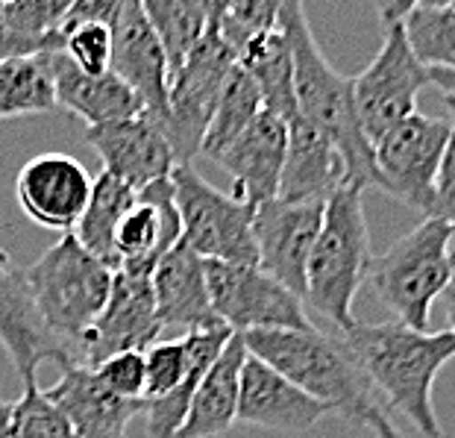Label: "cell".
<instances>
[{
  "mask_svg": "<svg viewBox=\"0 0 455 438\" xmlns=\"http://www.w3.org/2000/svg\"><path fill=\"white\" fill-rule=\"evenodd\" d=\"M53 89L56 106L83 118L89 126L132 118V115L144 112L139 94L115 71L85 74L60 51L53 53Z\"/></svg>",
  "mask_w": 455,
  "mask_h": 438,
  "instance_id": "cell-24",
  "label": "cell"
},
{
  "mask_svg": "<svg viewBox=\"0 0 455 438\" xmlns=\"http://www.w3.org/2000/svg\"><path fill=\"white\" fill-rule=\"evenodd\" d=\"M85 142L98 153L103 171L130 186L135 194L153 186L159 180H168L177 168L171 139L164 126L148 112H139L132 118L109 121L85 130Z\"/></svg>",
  "mask_w": 455,
  "mask_h": 438,
  "instance_id": "cell-16",
  "label": "cell"
},
{
  "mask_svg": "<svg viewBox=\"0 0 455 438\" xmlns=\"http://www.w3.org/2000/svg\"><path fill=\"white\" fill-rule=\"evenodd\" d=\"M341 338L353 350L376 394L409 418L423 438H443L432 406V388L441 368L455 359V336L450 329H414L400 320H355Z\"/></svg>",
  "mask_w": 455,
  "mask_h": 438,
  "instance_id": "cell-1",
  "label": "cell"
},
{
  "mask_svg": "<svg viewBox=\"0 0 455 438\" xmlns=\"http://www.w3.org/2000/svg\"><path fill=\"white\" fill-rule=\"evenodd\" d=\"M92 174L68 153H38L18 171L15 198L27 218L51 232H74L92 198Z\"/></svg>",
  "mask_w": 455,
  "mask_h": 438,
  "instance_id": "cell-14",
  "label": "cell"
},
{
  "mask_svg": "<svg viewBox=\"0 0 455 438\" xmlns=\"http://www.w3.org/2000/svg\"><path fill=\"white\" fill-rule=\"evenodd\" d=\"M60 53H65L85 74L112 71V27L76 24L60 33Z\"/></svg>",
  "mask_w": 455,
  "mask_h": 438,
  "instance_id": "cell-36",
  "label": "cell"
},
{
  "mask_svg": "<svg viewBox=\"0 0 455 438\" xmlns=\"http://www.w3.org/2000/svg\"><path fill=\"white\" fill-rule=\"evenodd\" d=\"M188 338V374L182 377V383L173 388L171 394L159 397V401H144V418H148V433L150 438H177L182 421H186L195 392L200 385L203 374L209 371L212 362L220 356V350L227 347L232 338L229 327H212L197 329V333H186Z\"/></svg>",
  "mask_w": 455,
  "mask_h": 438,
  "instance_id": "cell-26",
  "label": "cell"
},
{
  "mask_svg": "<svg viewBox=\"0 0 455 438\" xmlns=\"http://www.w3.org/2000/svg\"><path fill=\"white\" fill-rule=\"evenodd\" d=\"M12 412H15V403L0 401V438H6V435H9V424H12Z\"/></svg>",
  "mask_w": 455,
  "mask_h": 438,
  "instance_id": "cell-44",
  "label": "cell"
},
{
  "mask_svg": "<svg viewBox=\"0 0 455 438\" xmlns=\"http://www.w3.org/2000/svg\"><path fill=\"white\" fill-rule=\"evenodd\" d=\"M15 4H24V0H0V6H15Z\"/></svg>",
  "mask_w": 455,
  "mask_h": 438,
  "instance_id": "cell-48",
  "label": "cell"
},
{
  "mask_svg": "<svg viewBox=\"0 0 455 438\" xmlns=\"http://www.w3.org/2000/svg\"><path fill=\"white\" fill-rule=\"evenodd\" d=\"M450 118H429V115H409L373 144L376 189L388 191L405 207L432 215L435 180H438L441 159L452 139Z\"/></svg>",
  "mask_w": 455,
  "mask_h": 438,
  "instance_id": "cell-9",
  "label": "cell"
},
{
  "mask_svg": "<svg viewBox=\"0 0 455 438\" xmlns=\"http://www.w3.org/2000/svg\"><path fill=\"white\" fill-rule=\"evenodd\" d=\"M429 218L447 221L455 230V130L447 144V153H443V159H441L438 180H435V203H432Z\"/></svg>",
  "mask_w": 455,
  "mask_h": 438,
  "instance_id": "cell-38",
  "label": "cell"
},
{
  "mask_svg": "<svg viewBox=\"0 0 455 438\" xmlns=\"http://www.w3.org/2000/svg\"><path fill=\"white\" fill-rule=\"evenodd\" d=\"M403 33L423 68H455V6H414L403 18Z\"/></svg>",
  "mask_w": 455,
  "mask_h": 438,
  "instance_id": "cell-32",
  "label": "cell"
},
{
  "mask_svg": "<svg viewBox=\"0 0 455 438\" xmlns=\"http://www.w3.org/2000/svg\"><path fill=\"white\" fill-rule=\"evenodd\" d=\"M80 438H127L132 418L144 412V401H127L109 392L94 368L71 365L62 379L44 392Z\"/></svg>",
  "mask_w": 455,
  "mask_h": 438,
  "instance_id": "cell-22",
  "label": "cell"
},
{
  "mask_svg": "<svg viewBox=\"0 0 455 438\" xmlns=\"http://www.w3.org/2000/svg\"><path fill=\"white\" fill-rule=\"evenodd\" d=\"M285 6H306V0H283Z\"/></svg>",
  "mask_w": 455,
  "mask_h": 438,
  "instance_id": "cell-46",
  "label": "cell"
},
{
  "mask_svg": "<svg viewBox=\"0 0 455 438\" xmlns=\"http://www.w3.org/2000/svg\"><path fill=\"white\" fill-rule=\"evenodd\" d=\"M238 62L247 68L261 92V103L267 112L279 115L291 124L297 118V97H294V56L283 27L253 38L241 47Z\"/></svg>",
  "mask_w": 455,
  "mask_h": 438,
  "instance_id": "cell-27",
  "label": "cell"
},
{
  "mask_svg": "<svg viewBox=\"0 0 455 438\" xmlns=\"http://www.w3.org/2000/svg\"><path fill=\"white\" fill-rule=\"evenodd\" d=\"M323 207L321 200L291 203L279 198L256 207L253 236L259 268L291 288L299 300L306 295V268L323 223Z\"/></svg>",
  "mask_w": 455,
  "mask_h": 438,
  "instance_id": "cell-13",
  "label": "cell"
},
{
  "mask_svg": "<svg viewBox=\"0 0 455 438\" xmlns=\"http://www.w3.org/2000/svg\"><path fill=\"white\" fill-rule=\"evenodd\" d=\"M182 241L180 212L173 200V182L159 180L141 189L135 203L127 209L118 232H115V256L118 271L150 277L153 268L171 247Z\"/></svg>",
  "mask_w": 455,
  "mask_h": 438,
  "instance_id": "cell-19",
  "label": "cell"
},
{
  "mask_svg": "<svg viewBox=\"0 0 455 438\" xmlns=\"http://www.w3.org/2000/svg\"><path fill=\"white\" fill-rule=\"evenodd\" d=\"M285 150L288 121L261 110L218 157H212V162H218L232 177V194L259 207L276 198Z\"/></svg>",
  "mask_w": 455,
  "mask_h": 438,
  "instance_id": "cell-18",
  "label": "cell"
},
{
  "mask_svg": "<svg viewBox=\"0 0 455 438\" xmlns=\"http://www.w3.org/2000/svg\"><path fill=\"white\" fill-rule=\"evenodd\" d=\"M373 4H376V12H379V21L385 30V27L403 24V18L409 15L414 6L426 4V0H373Z\"/></svg>",
  "mask_w": 455,
  "mask_h": 438,
  "instance_id": "cell-40",
  "label": "cell"
},
{
  "mask_svg": "<svg viewBox=\"0 0 455 438\" xmlns=\"http://www.w3.org/2000/svg\"><path fill=\"white\" fill-rule=\"evenodd\" d=\"M279 27H283L294 56L297 115L329 135L335 148L341 150L347 162V186L358 191L376 189L373 144L367 139L362 118H358L353 77L338 74V68L326 62L312 30H308L306 6L283 4Z\"/></svg>",
  "mask_w": 455,
  "mask_h": 438,
  "instance_id": "cell-2",
  "label": "cell"
},
{
  "mask_svg": "<svg viewBox=\"0 0 455 438\" xmlns=\"http://www.w3.org/2000/svg\"><path fill=\"white\" fill-rule=\"evenodd\" d=\"M150 286L162 327L186 329V333L224 327L212 309L206 259L182 241L159 259L150 274Z\"/></svg>",
  "mask_w": 455,
  "mask_h": 438,
  "instance_id": "cell-21",
  "label": "cell"
},
{
  "mask_svg": "<svg viewBox=\"0 0 455 438\" xmlns=\"http://www.w3.org/2000/svg\"><path fill=\"white\" fill-rule=\"evenodd\" d=\"M443 106H447V115H450V121L455 126V101H450V97H443Z\"/></svg>",
  "mask_w": 455,
  "mask_h": 438,
  "instance_id": "cell-45",
  "label": "cell"
},
{
  "mask_svg": "<svg viewBox=\"0 0 455 438\" xmlns=\"http://www.w3.org/2000/svg\"><path fill=\"white\" fill-rule=\"evenodd\" d=\"M329 415V406L315 401L291 379H285L276 368L247 353L241 365V397H238V421L261 430L276 433H303Z\"/></svg>",
  "mask_w": 455,
  "mask_h": 438,
  "instance_id": "cell-20",
  "label": "cell"
},
{
  "mask_svg": "<svg viewBox=\"0 0 455 438\" xmlns=\"http://www.w3.org/2000/svg\"><path fill=\"white\" fill-rule=\"evenodd\" d=\"M6 438H80L68 418L38 385H24V394L15 401L12 424Z\"/></svg>",
  "mask_w": 455,
  "mask_h": 438,
  "instance_id": "cell-34",
  "label": "cell"
},
{
  "mask_svg": "<svg viewBox=\"0 0 455 438\" xmlns=\"http://www.w3.org/2000/svg\"><path fill=\"white\" fill-rule=\"evenodd\" d=\"M100 383L127 401H144V385H148V362L144 350H121L94 368Z\"/></svg>",
  "mask_w": 455,
  "mask_h": 438,
  "instance_id": "cell-37",
  "label": "cell"
},
{
  "mask_svg": "<svg viewBox=\"0 0 455 438\" xmlns=\"http://www.w3.org/2000/svg\"><path fill=\"white\" fill-rule=\"evenodd\" d=\"M206 280L212 309L232 333L312 327L303 300L259 265L206 259Z\"/></svg>",
  "mask_w": 455,
  "mask_h": 438,
  "instance_id": "cell-10",
  "label": "cell"
},
{
  "mask_svg": "<svg viewBox=\"0 0 455 438\" xmlns=\"http://www.w3.org/2000/svg\"><path fill=\"white\" fill-rule=\"evenodd\" d=\"M443 304H447V320H450V333L455 336V268H452V280L447 291H443Z\"/></svg>",
  "mask_w": 455,
  "mask_h": 438,
  "instance_id": "cell-43",
  "label": "cell"
},
{
  "mask_svg": "<svg viewBox=\"0 0 455 438\" xmlns=\"http://www.w3.org/2000/svg\"><path fill=\"white\" fill-rule=\"evenodd\" d=\"M235 62L238 53L209 24L186 60L171 71L164 133L171 139L177 165H188L197 153H203V139H206L212 115L218 110L220 89Z\"/></svg>",
  "mask_w": 455,
  "mask_h": 438,
  "instance_id": "cell-8",
  "label": "cell"
},
{
  "mask_svg": "<svg viewBox=\"0 0 455 438\" xmlns=\"http://www.w3.org/2000/svg\"><path fill=\"white\" fill-rule=\"evenodd\" d=\"M247 342L241 333H232L227 347L203 374L195 401L182 421L177 438H218L229 433L238 421V397H241V365L247 359Z\"/></svg>",
  "mask_w": 455,
  "mask_h": 438,
  "instance_id": "cell-25",
  "label": "cell"
},
{
  "mask_svg": "<svg viewBox=\"0 0 455 438\" xmlns=\"http://www.w3.org/2000/svg\"><path fill=\"white\" fill-rule=\"evenodd\" d=\"M367 426H371L376 438H405V435L400 433V426H396V424L391 421V415L385 412V409H379V412H373V415H371V421H367Z\"/></svg>",
  "mask_w": 455,
  "mask_h": 438,
  "instance_id": "cell-41",
  "label": "cell"
},
{
  "mask_svg": "<svg viewBox=\"0 0 455 438\" xmlns=\"http://www.w3.org/2000/svg\"><path fill=\"white\" fill-rule=\"evenodd\" d=\"M247 350L276 368L297 388L329 406L344 421L367 426L373 412L385 409L371 379L341 336L306 329H256L244 333Z\"/></svg>",
  "mask_w": 455,
  "mask_h": 438,
  "instance_id": "cell-3",
  "label": "cell"
},
{
  "mask_svg": "<svg viewBox=\"0 0 455 438\" xmlns=\"http://www.w3.org/2000/svg\"><path fill=\"white\" fill-rule=\"evenodd\" d=\"M429 83L438 85L443 97L455 101V68H429Z\"/></svg>",
  "mask_w": 455,
  "mask_h": 438,
  "instance_id": "cell-42",
  "label": "cell"
},
{
  "mask_svg": "<svg viewBox=\"0 0 455 438\" xmlns=\"http://www.w3.org/2000/svg\"><path fill=\"white\" fill-rule=\"evenodd\" d=\"M112 71L139 94L144 112L162 126L168 121L171 60L141 0H127L112 24Z\"/></svg>",
  "mask_w": 455,
  "mask_h": 438,
  "instance_id": "cell-17",
  "label": "cell"
},
{
  "mask_svg": "<svg viewBox=\"0 0 455 438\" xmlns=\"http://www.w3.org/2000/svg\"><path fill=\"white\" fill-rule=\"evenodd\" d=\"M27 280L51 333L80 365L83 338L109 300L115 268L85 250L74 232H65L27 268Z\"/></svg>",
  "mask_w": 455,
  "mask_h": 438,
  "instance_id": "cell-5",
  "label": "cell"
},
{
  "mask_svg": "<svg viewBox=\"0 0 455 438\" xmlns=\"http://www.w3.org/2000/svg\"><path fill=\"white\" fill-rule=\"evenodd\" d=\"M426 85H429V68H423L411 53L403 24L385 27L376 60L353 77L355 110L371 144L418 112L414 106Z\"/></svg>",
  "mask_w": 455,
  "mask_h": 438,
  "instance_id": "cell-11",
  "label": "cell"
},
{
  "mask_svg": "<svg viewBox=\"0 0 455 438\" xmlns=\"http://www.w3.org/2000/svg\"><path fill=\"white\" fill-rule=\"evenodd\" d=\"M144 362H148V385H144V401H159L171 394L188 374V338H168L156 342L144 350Z\"/></svg>",
  "mask_w": 455,
  "mask_h": 438,
  "instance_id": "cell-35",
  "label": "cell"
},
{
  "mask_svg": "<svg viewBox=\"0 0 455 438\" xmlns=\"http://www.w3.org/2000/svg\"><path fill=\"white\" fill-rule=\"evenodd\" d=\"M127 0H74L71 9L65 12L62 24H60V33L62 30H71L76 24H106L112 27L115 18L124 9Z\"/></svg>",
  "mask_w": 455,
  "mask_h": 438,
  "instance_id": "cell-39",
  "label": "cell"
},
{
  "mask_svg": "<svg viewBox=\"0 0 455 438\" xmlns=\"http://www.w3.org/2000/svg\"><path fill=\"white\" fill-rule=\"evenodd\" d=\"M261 110H265V103H261V92L256 80L250 77L244 65L235 62L227 77L224 89H220L218 110L212 115L206 139H203V157H209V159L218 157Z\"/></svg>",
  "mask_w": 455,
  "mask_h": 438,
  "instance_id": "cell-30",
  "label": "cell"
},
{
  "mask_svg": "<svg viewBox=\"0 0 455 438\" xmlns=\"http://www.w3.org/2000/svg\"><path fill=\"white\" fill-rule=\"evenodd\" d=\"M347 186V162L332 139L323 135L306 118L288 124V150L283 177H279V200L291 203H326L338 189Z\"/></svg>",
  "mask_w": 455,
  "mask_h": 438,
  "instance_id": "cell-23",
  "label": "cell"
},
{
  "mask_svg": "<svg viewBox=\"0 0 455 438\" xmlns=\"http://www.w3.org/2000/svg\"><path fill=\"white\" fill-rule=\"evenodd\" d=\"M135 198H139V194H135L130 186H124V182L115 180L112 174L100 171V177L94 180V186H92V198L85 203L83 218L74 227L76 241L115 271H118L115 232H118L121 221L127 215V209L135 203Z\"/></svg>",
  "mask_w": 455,
  "mask_h": 438,
  "instance_id": "cell-29",
  "label": "cell"
},
{
  "mask_svg": "<svg viewBox=\"0 0 455 438\" xmlns=\"http://www.w3.org/2000/svg\"><path fill=\"white\" fill-rule=\"evenodd\" d=\"M162 329L150 277L115 271L109 300L83 338L80 365L98 368L121 350H148L159 342Z\"/></svg>",
  "mask_w": 455,
  "mask_h": 438,
  "instance_id": "cell-15",
  "label": "cell"
},
{
  "mask_svg": "<svg viewBox=\"0 0 455 438\" xmlns=\"http://www.w3.org/2000/svg\"><path fill=\"white\" fill-rule=\"evenodd\" d=\"M206 4V12H209V18H212V9H215V0H203Z\"/></svg>",
  "mask_w": 455,
  "mask_h": 438,
  "instance_id": "cell-49",
  "label": "cell"
},
{
  "mask_svg": "<svg viewBox=\"0 0 455 438\" xmlns=\"http://www.w3.org/2000/svg\"><path fill=\"white\" fill-rule=\"evenodd\" d=\"M455 230L441 218H426L411 232L373 259L371 286L376 297L396 315V320L414 329H429L435 300L443 297L452 268Z\"/></svg>",
  "mask_w": 455,
  "mask_h": 438,
  "instance_id": "cell-6",
  "label": "cell"
},
{
  "mask_svg": "<svg viewBox=\"0 0 455 438\" xmlns=\"http://www.w3.org/2000/svg\"><path fill=\"white\" fill-rule=\"evenodd\" d=\"M279 15H283V0H215L209 24L232 51L241 53V47L253 38L276 30Z\"/></svg>",
  "mask_w": 455,
  "mask_h": 438,
  "instance_id": "cell-33",
  "label": "cell"
},
{
  "mask_svg": "<svg viewBox=\"0 0 455 438\" xmlns=\"http://www.w3.org/2000/svg\"><path fill=\"white\" fill-rule=\"evenodd\" d=\"M0 345L24 385H36V371L44 362L60 365L62 371L74 365V356L51 333L36 304L27 268L18 265L6 250H0Z\"/></svg>",
  "mask_w": 455,
  "mask_h": 438,
  "instance_id": "cell-12",
  "label": "cell"
},
{
  "mask_svg": "<svg viewBox=\"0 0 455 438\" xmlns=\"http://www.w3.org/2000/svg\"><path fill=\"white\" fill-rule=\"evenodd\" d=\"M362 194L344 186L326 200L321 232L306 268L303 304L315 306V312L332 320L341 333L355 324L353 306L358 288L371 277L373 265Z\"/></svg>",
  "mask_w": 455,
  "mask_h": 438,
  "instance_id": "cell-4",
  "label": "cell"
},
{
  "mask_svg": "<svg viewBox=\"0 0 455 438\" xmlns=\"http://www.w3.org/2000/svg\"><path fill=\"white\" fill-rule=\"evenodd\" d=\"M60 110L53 89V53L0 60V121Z\"/></svg>",
  "mask_w": 455,
  "mask_h": 438,
  "instance_id": "cell-28",
  "label": "cell"
},
{
  "mask_svg": "<svg viewBox=\"0 0 455 438\" xmlns=\"http://www.w3.org/2000/svg\"><path fill=\"white\" fill-rule=\"evenodd\" d=\"M426 4H443V6H455V0H426Z\"/></svg>",
  "mask_w": 455,
  "mask_h": 438,
  "instance_id": "cell-47",
  "label": "cell"
},
{
  "mask_svg": "<svg viewBox=\"0 0 455 438\" xmlns=\"http://www.w3.org/2000/svg\"><path fill=\"white\" fill-rule=\"evenodd\" d=\"M171 182L180 212L182 245H188L203 259L259 265L253 203L209 186L191 165H177Z\"/></svg>",
  "mask_w": 455,
  "mask_h": 438,
  "instance_id": "cell-7",
  "label": "cell"
},
{
  "mask_svg": "<svg viewBox=\"0 0 455 438\" xmlns=\"http://www.w3.org/2000/svg\"><path fill=\"white\" fill-rule=\"evenodd\" d=\"M144 15L150 18L153 30L159 33L168 51L171 71L188 56L209 27V12L203 0H141Z\"/></svg>",
  "mask_w": 455,
  "mask_h": 438,
  "instance_id": "cell-31",
  "label": "cell"
}]
</instances>
